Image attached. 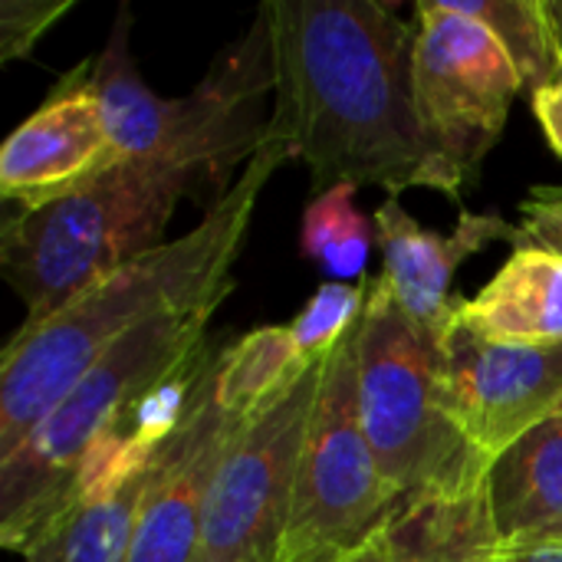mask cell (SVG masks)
<instances>
[{
	"mask_svg": "<svg viewBox=\"0 0 562 562\" xmlns=\"http://www.w3.org/2000/svg\"><path fill=\"white\" fill-rule=\"evenodd\" d=\"M273 109L263 138L286 142L313 194L339 184L435 191L415 105V23L382 0H267Z\"/></svg>",
	"mask_w": 562,
	"mask_h": 562,
	"instance_id": "cell-1",
	"label": "cell"
},
{
	"mask_svg": "<svg viewBox=\"0 0 562 562\" xmlns=\"http://www.w3.org/2000/svg\"><path fill=\"white\" fill-rule=\"evenodd\" d=\"M286 161H296L293 148L263 138L227 194L184 237L122 263L49 319L13 333L0 359V461L115 342L155 319L221 306L231 296V270L244 250L257 201Z\"/></svg>",
	"mask_w": 562,
	"mask_h": 562,
	"instance_id": "cell-2",
	"label": "cell"
},
{
	"mask_svg": "<svg viewBox=\"0 0 562 562\" xmlns=\"http://www.w3.org/2000/svg\"><path fill=\"white\" fill-rule=\"evenodd\" d=\"M231 184L191 161L122 158L79 191L10 214L0 227V270L26 306L23 326L49 319L122 263L165 244L181 198L211 207Z\"/></svg>",
	"mask_w": 562,
	"mask_h": 562,
	"instance_id": "cell-3",
	"label": "cell"
},
{
	"mask_svg": "<svg viewBox=\"0 0 562 562\" xmlns=\"http://www.w3.org/2000/svg\"><path fill=\"white\" fill-rule=\"evenodd\" d=\"M214 313L217 306L175 313L115 342L0 461V543L10 553L76 497L92 458L135 438L151 392L207 349Z\"/></svg>",
	"mask_w": 562,
	"mask_h": 562,
	"instance_id": "cell-4",
	"label": "cell"
},
{
	"mask_svg": "<svg viewBox=\"0 0 562 562\" xmlns=\"http://www.w3.org/2000/svg\"><path fill=\"white\" fill-rule=\"evenodd\" d=\"M89 86L122 158H168L204 165L224 181L260 148L273 92L270 26L257 10L250 30L227 46L188 95H158L132 56V13L119 7L112 33L89 63Z\"/></svg>",
	"mask_w": 562,
	"mask_h": 562,
	"instance_id": "cell-5",
	"label": "cell"
},
{
	"mask_svg": "<svg viewBox=\"0 0 562 562\" xmlns=\"http://www.w3.org/2000/svg\"><path fill=\"white\" fill-rule=\"evenodd\" d=\"M356 359L362 431L398 507L484 487L491 458L451 412L441 346L402 313L382 277L369 283Z\"/></svg>",
	"mask_w": 562,
	"mask_h": 562,
	"instance_id": "cell-6",
	"label": "cell"
},
{
	"mask_svg": "<svg viewBox=\"0 0 562 562\" xmlns=\"http://www.w3.org/2000/svg\"><path fill=\"white\" fill-rule=\"evenodd\" d=\"M356 339L359 326L323 359L277 562H349L402 510L362 431Z\"/></svg>",
	"mask_w": 562,
	"mask_h": 562,
	"instance_id": "cell-7",
	"label": "cell"
},
{
	"mask_svg": "<svg viewBox=\"0 0 562 562\" xmlns=\"http://www.w3.org/2000/svg\"><path fill=\"white\" fill-rule=\"evenodd\" d=\"M415 30V105L435 161V191L461 201L527 89L497 36L451 0H418Z\"/></svg>",
	"mask_w": 562,
	"mask_h": 562,
	"instance_id": "cell-8",
	"label": "cell"
},
{
	"mask_svg": "<svg viewBox=\"0 0 562 562\" xmlns=\"http://www.w3.org/2000/svg\"><path fill=\"white\" fill-rule=\"evenodd\" d=\"M319 385L323 362L280 402L234 422L207 494L198 562H277Z\"/></svg>",
	"mask_w": 562,
	"mask_h": 562,
	"instance_id": "cell-9",
	"label": "cell"
},
{
	"mask_svg": "<svg viewBox=\"0 0 562 562\" xmlns=\"http://www.w3.org/2000/svg\"><path fill=\"white\" fill-rule=\"evenodd\" d=\"M191 402L181 389L161 385L148 398L135 438L89 461L76 497L20 550L23 562H128L158 451Z\"/></svg>",
	"mask_w": 562,
	"mask_h": 562,
	"instance_id": "cell-10",
	"label": "cell"
},
{
	"mask_svg": "<svg viewBox=\"0 0 562 562\" xmlns=\"http://www.w3.org/2000/svg\"><path fill=\"white\" fill-rule=\"evenodd\" d=\"M441 346L445 392L461 431L497 458L562 408V346L487 342L451 316Z\"/></svg>",
	"mask_w": 562,
	"mask_h": 562,
	"instance_id": "cell-11",
	"label": "cell"
},
{
	"mask_svg": "<svg viewBox=\"0 0 562 562\" xmlns=\"http://www.w3.org/2000/svg\"><path fill=\"white\" fill-rule=\"evenodd\" d=\"M122 161L95 92L89 63L59 79L46 102L20 122L0 148V194L20 211L59 201Z\"/></svg>",
	"mask_w": 562,
	"mask_h": 562,
	"instance_id": "cell-12",
	"label": "cell"
},
{
	"mask_svg": "<svg viewBox=\"0 0 562 562\" xmlns=\"http://www.w3.org/2000/svg\"><path fill=\"white\" fill-rule=\"evenodd\" d=\"M221 352L224 346H217L191 408L158 451L155 477L135 524L128 562H198L207 494L224 445L234 431V418L221 412L214 395Z\"/></svg>",
	"mask_w": 562,
	"mask_h": 562,
	"instance_id": "cell-13",
	"label": "cell"
},
{
	"mask_svg": "<svg viewBox=\"0 0 562 562\" xmlns=\"http://www.w3.org/2000/svg\"><path fill=\"white\" fill-rule=\"evenodd\" d=\"M375 244L382 250V280L392 290L402 313L431 333L445 336L454 316V277L464 260L481 254L484 247L507 240L514 247L524 244V231L507 224L501 214H474L461 211L451 234H438L422 227L398 198H385L375 207Z\"/></svg>",
	"mask_w": 562,
	"mask_h": 562,
	"instance_id": "cell-14",
	"label": "cell"
},
{
	"mask_svg": "<svg viewBox=\"0 0 562 562\" xmlns=\"http://www.w3.org/2000/svg\"><path fill=\"white\" fill-rule=\"evenodd\" d=\"M454 316L487 342L562 346V254L524 240L477 296H458Z\"/></svg>",
	"mask_w": 562,
	"mask_h": 562,
	"instance_id": "cell-15",
	"label": "cell"
},
{
	"mask_svg": "<svg viewBox=\"0 0 562 562\" xmlns=\"http://www.w3.org/2000/svg\"><path fill=\"white\" fill-rule=\"evenodd\" d=\"M487 507L501 547H562V422L550 418L491 461Z\"/></svg>",
	"mask_w": 562,
	"mask_h": 562,
	"instance_id": "cell-16",
	"label": "cell"
},
{
	"mask_svg": "<svg viewBox=\"0 0 562 562\" xmlns=\"http://www.w3.org/2000/svg\"><path fill=\"white\" fill-rule=\"evenodd\" d=\"M497 550L487 487H477L402 507L349 562H494Z\"/></svg>",
	"mask_w": 562,
	"mask_h": 562,
	"instance_id": "cell-17",
	"label": "cell"
},
{
	"mask_svg": "<svg viewBox=\"0 0 562 562\" xmlns=\"http://www.w3.org/2000/svg\"><path fill=\"white\" fill-rule=\"evenodd\" d=\"M313 366L290 336V326H260L224 346L217 366V405L227 418L247 422L280 402Z\"/></svg>",
	"mask_w": 562,
	"mask_h": 562,
	"instance_id": "cell-18",
	"label": "cell"
},
{
	"mask_svg": "<svg viewBox=\"0 0 562 562\" xmlns=\"http://www.w3.org/2000/svg\"><path fill=\"white\" fill-rule=\"evenodd\" d=\"M352 184L313 194L303 214L300 250L306 260L319 263L336 283L362 280L369 247L375 244V217L362 214Z\"/></svg>",
	"mask_w": 562,
	"mask_h": 562,
	"instance_id": "cell-19",
	"label": "cell"
},
{
	"mask_svg": "<svg viewBox=\"0 0 562 562\" xmlns=\"http://www.w3.org/2000/svg\"><path fill=\"white\" fill-rule=\"evenodd\" d=\"M461 13L481 20L514 59L524 89L533 95L560 72V49L553 43L543 0H451Z\"/></svg>",
	"mask_w": 562,
	"mask_h": 562,
	"instance_id": "cell-20",
	"label": "cell"
},
{
	"mask_svg": "<svg viewBox=\"0 0 562 562\" xmlns=\"http://www.w3.org/2000/svg\"><path fill=\"white\" fill-rule=\"evenodd\" d=\"M369 277H362L359 283H323L306 306L286 323L293 342L300 346V352L306 359L323 362L342 339L346 333H352L366 313V300H369Z\"/></svg>",
	"mask_w": 562,
	"mask_h": 562,
	"instance_id": "cell-21",
	"label": "cell"
},
{
	"mask_svg": "<svg viewBox=\"0 0 562 562\" xmlns=\"http://www.w3.org/2000/svg\"><path fill=\"white\" fill-rule=\"evenodd\" d=\"M72 10V0H3L0 3V59H26L33 46Z\"/></svg>",
	"mask_w": 562,
	"mask_h": 562,
	"instance_id": "cell-22",
	"label": "cell"
},
{
	"mask_svg": "<svg viewBox=\"0 0 562 562\" xmlns=\"http://www.w3.org/2000/svg\"><path fill=\"white\" fill-rule=\"evenodd\" d=\"M524 214V240L543 244L562 254V184H540L520 204Z\"/></svg>",
	"mask_w": 562,
	"mask_h": 562,
	"instance_id": "cell-23",
	"label": "cell"
},
{
	"mask_svg": "<svg viewBox=\"0 0 562 562\" xmlns=\"http://www.w3.org/2000/svg\"><path fill=\"white\" fill-rule=\"evenodd\" d=\"M530 102H533V115H537V122H540L550 148L562 158V63L557 79L550 86L537 89L530 95Z\"/></svg>",
	"mask_w": 562,
	"mask_h": 562,
	"instance_id": "cell-24",
	"label": "cell"
},
{
	"mask_svg": "<svg viewBox=\"0 0 562 562\" xmlns=\"http://www.w3.org/2000/svg\"><path fill=\"white\" fill-rule=\"evenodd\" d=\"M494 562H562V547H501Z\"/></svg>",
	"mask_w": 562,
	"mask_h": 562,
	"instance_id": "cell-25",
	"label": "cell"
},
{
	"mask_svg": "<svg viewBox=\"0 0 562 562\" xmlns=\"http://www.w3.org/2000/svg\"><path fill=\"white\" fill-rule=\"evenodd\" d=\"M543 13H547L553 43H557V49H560L562 56V0H543Z\"/></svg>",
	"mask_w": 562,
	"mask_h": 562,
	"instance_id": "cell-26",
	"label": "cell"
},
{
	"mask_svg": "<svg viewBox=\"0 0 562 562\" xmlns=\"http://www.w3.org/2000/svg\"><path fill=\"white\" fill-rule=\"evenodd\" d=\"M557 418H560V422H562V408H560V412H557Z\"/></svg>",
	"mask_w": 562,
	"mask_h": 562,
	"instance_id": "cell-27",
	"label": "cell"
}]
</instances>
